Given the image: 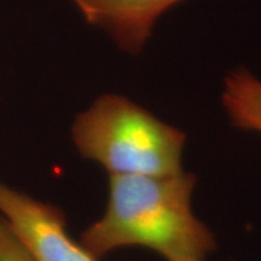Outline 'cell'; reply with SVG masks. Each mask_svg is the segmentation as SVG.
Listing matches in <instances>:
<instances>
[{
	"label": "cell",
	"mask_w": 261,
	"mask_h": 261,
	"mask_svg": "<svg viewBox=\"0 0 261 261\" xmlns=\"http://www.w3.org/2000/svg\"><path fill=\"white\" fill-rule=\"evenodd\" d=\"M0 212L37 261H98L67 232L64 213L0 182Z\"/></svg>",
	"instance_id": "cell-3"
},
{
	"label": "cell",
	"mask_w": 261,
	"mask_h": 261,
	"mask_svg": "<svg viewBox=\"0 0 261 261\" xmlns=\"http://www.w3.org/2000/svg\"><path fill=\"white\" fill-rule=\"evenodd\" d=\"M192 173L167 177L109 175L106 213L81 236V244L96 257L122 247L154 250L166 261H205L217 240L195 217Z\"/></svg>",
	"instance_id": "cell-1"
},
{
	"label": "cell",
	"mask_w": 261,
	"mask_h": 261,
	"mask_svg": "<svg viewBox=\"0 0 261 261\" xmlns=\"http://www.w3.org/2000/svg\"><path fill=\"white\" fill-rule=\"evenodd\" d=\"M87 23L100 28L127 54L137 56L159 18L185 0H71Z\"/></svg>",
	"instance_id": "cell-4"
},
{
	"label": "cell",
	"mask_w": 261,
	"mask_h": 261,
	"mask_svg": "<svg viewBox=\"0 0 261 261\" xmlns=\"http://www.w3.org/2000/svg\"><path fill=\"white\" fill-rule=\"evenodd\" d=\"M71 133L80 155L109 175L167 177L184 171L187 135L120 94L98 97L76 116Z\"/></svg>",
	"instance_id": "cell-2"
},
{
	"label": "cell",
	"mask_w": 261,
	"mask_h": 261,
	"mask_svg": "<svg viewBox=\"0 0 261 261\" xmlns=\"http://www.w3.org/2000/svg\"><path fill=\"white\" fill-rule=\"evenodd\" d=\"M221 100L234 127L261 133V81L249 70L238 68L225 76Z\"/></svg>",
	"instance_id": "cell-5"
},
{
	"label": "cell",
	"mask_w": 261,
	"mask_h": 261,
	"mask_svg": "<svg viewBox=\"0 0 261 261\" xmlns=\"http://www.w3.org/2000/svg\"><path fill=\"white\" fill-rule=\"evenodd\" d=\"M0 261H37L3 215H0Z\"/></svg>",
	"instance_id": "cell-6"
}]
</instances>
